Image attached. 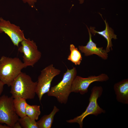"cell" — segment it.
Wrapping results in <instances>:
<instances>
[{
	"label": "cell",
	"mask_w": 128,
	"mask_h": 128,
	"mask_svg": "<svg viewBox=\"0 0 128 128\" xmlns=\"http://www.w3.org/2000/svg\"><path fill=\"white\" fill-rule=\"evenodd\" d=\"M19 122L18 121L15 123L12 127V128H22Z\"/></svg>",
	"instance_id": "cell-20"
},
{
	"label": "cell",
	"mask_w": 128,
	"mask_h": 128,
	"mask_svg": "<svg viewBox=\"0 0 128 128\" xmlns=\"http://www.w3.org/2000/svg\"><path fill=\"white\" fill-rule=\"evenodd\" d=\"M24 68L23 62L19 58L3 56L0 59V80L10 87Z\"/></svg>",
	"instance_id": "cell-2"
},
{
	"label": "cell",
	"mask_w": 128,
	"mask_h": 128,
	"mask_svg": "<svg viewBox=\"0 0 128 128\" xmlns=\"http://www.w3.org/2000/svg\"><path fill=\"white\" fill-rule=\"evenodd\" d=\"M87 27L89 35V40L85 46H79L78 48L81 53H83L85 56H88L95 55L104 60H106L108 57V54L103 47H97L96 44L92 39V35L90 29Z\"/></svg>",
	"instance_id": "cell-10"
},
{
	"label": "cell",
	"mask_w": 128,
	"mask_h": 128,
	"mask_svg": "<svg viewBox=\"0 0 128 128\" xmlns=\"http://www.w3.org/2000/svg\"><path fill=\"white\" fill-rule=\"evenodd\" d=\"M5 85L4 83L0 80V96L3 91Z\"/></svg>",
	"instance_id": "cell-19"
},
{
	"label": "cell",
	"mask_w": 128,
	"mask_h": 128,
	"mask_svg": "<svg viewBox=\"0 0 128 128\" xmlns=\"http://www.w3.org/2000/svg\"><path fill=\"white\" fill-rule=\"evenodd\" d=\"M0 128H11L10 126L6 125H3L0 123Z\"/></svg>",
	"instance_id": "cell-21"
},
{
	"label": "cell",
	"mask_w": 128,
	"mask_h": 128,
	"mask_svg": "<svg viewBox=\"0 0 128 128\" xmlns=\"http://www.w3.org/2000/svg\"><path fill=\"white\" fill-rule=\"evenodd\" d=\"M36 120L26 115L19 118L18 121L22 128H38L37 122Z\"/></svg>",
	"instance_id": "cell-17"
},
{
	"label": "cell",
	"mask_w": 128,
	"mask_h": 128,
	"mask_svg": "<svg viewBox=\"0 0 128 128\" xmlns=\"http://www.w3.org/2000/svg\"><path fill=\"white\" fill-rule=\"evenodd\" d=\"M80 4H82L83 3L84 0H78Z\"/></svg>",
	"instance_id": "cell-22"
},
{
	"label": "cell",
	"mask_w": 128,
	"mask_h": 128,
	"mask_svg": "<svg viewBox=\"0 0 128 128\" xmlns=\"http://www.w3.org/2000/svg\"><path fill=\"white\" fill-rule=\"evenodd\" d=\"M104 21L105 23V28L104 30L97 31L95 30V27H90V30L91 33L93 35H95L97 33L102 36L106 39L107 42V45L105 50L108 53L110 50H113L112 39H116L117 38V35L114 33V30L109 27L106 20Z\"/></svg>",
	"instance_id": "cell-12"
},
{
	"label": "cell",
	"mask_w": 128,
	"mask_h": 128,
	"mask_svg": "<svg viewBox=\"0 0 128 128\" xmlns=\"http://www.w3.org/2000/svg\"><path fill=\"white\" fill-rule=\"evenodd\" d=\"M24 3H28L29 5L31 7L35 8V4L38 0H22Z\"/></svg>",
	"instance_id": "cell-18"
},
{
	"label": "cell",
	"mask_w": 128,
	"mask_h": 128,
	"mask_svg": "<svg viewBox=\"0 0 128 128\" xmlns=\"http://www.w3.org/2000/svg\"><path fill=\"white\" fill-rule=\"evenodd\" d=\"M77 73L75 67H73L71 69H67L64 73L62 80L57 84L50 88L47 93L48 95L55 97L61 104H66L71 92L72 82Z\"/></svg>",
	"instance_id": "cell-3"
},
{
	"label": "cell",
	"mask_w": 128,
	"mask_h": 128,
	"mask_svg": "<svg viewBox=\"0 0 128 128\" xmlns=\"http://www.w3.org/2000/svg\"><path fill=\"white\" fill-rule=\"evenodd\" d=\"M21 46L18 50L23 54V63L24 68L33 67L41 58V54L38 49L36 43L30 38L26 39L21 42Z\"/></svg>",
	"instance_id": "cell-7"
},
{
	"label": "cell",
	"mask_w": 128,
	"mask_h": 128,
	"mask_svg": "<svg viewBox=\"0 0 128 128\" xmlns=\"http://www.w3.org/2000/svg\"><path fill=\"white\" fill-rule=\"evenodd\" d=\"M113 88L117 101L124 104H128V78L123 79L115 83Z\"/></svg>",
	"instance_id": "cell-11"
},
{
	"label": "cell",
	"mask_w": 128,
	"mask_h": 128,
	"mask_svg": "<svg viewBox=\"0 0 128 128\" xmlns=\"http://www.w3.org/2000/svg\"><path fill=\"white\" fill-rule=\"evenodd\" d=\"M41 113L40 106L39 105H31L27 103L26 105V115L31 119L37 120Z\"/></svg>",
	"instance_id": "cell-16"
},
{
	"label": "cell",
	"mask_w": 128,
	"mask_h": 128,
	"mask_svg": "<svg viewBox=\"0 0 128 128\" xmlns=\"http://www.w3.org/2000/svg\"><path fill=\"white\" fill-rule=\"evenodd\" d=\"M61 72L60 70L54 67L53 64L48 65L41 71L38 77L36 88V94L40 101L43 95L49 91L53 78L59 74Z\"/></svg>",
	"instance_id": "cell-5"
},
{
	"label": "cell",
	"mask_w": 128,
	"mask_h": 128,
	"mask_svg": "<svg viewBox=\"0 0 128 128\" xmlns=\"http://www.w3.org/2000/svg\"><path fill=\"white\" fill-rule=\"evenodd\" d=\"M109 79L108 75L104 73L97 76L91 75L85 78L76 75L72 83L71 92L79 93L83 95L88 92L89 87L93 82H106Z\"/></svg>",
	"instance_id": "cell-8"
},
{
	"label": "cell",
	"mask_w": 128,
	"mask_h": 128,
	"mask_svg": "<svg viewBox=\"0 0 128 128\" xmlns=\"http://www.w3.org/2000/svg\"><path fill=\"white\" fill-rule=\"evenodd\" d=\"M59 110L56 106H54L52 110L49 114L44 115L37 122L38 128H51L55 116Z\"/></svg>",
	"instance_id": "cell-13"
},
{
	"label": "cell",
	"mask_w": 128,
	"mask_h": 128,
	"mask_svg": "<svg viewBox=\"0 0 128 128\" xmlns=\"http://www.w3.org/2000/svg\"><path fill=\"white\" fill-rule=\"evenodd\" d=\"M3 32L8 35L14 45L18 47L19 43L26 39L23 31L19 26L0 17V33Z\"/></svg>",
	"instance_id": "cell-9"
},
{
	"label": "cell",
	"mask_w": 128,
	"mask_h": 128,
	"mask_svg": "<svg viewBox=\"0 0 128 128\" xmlns=\"http://www.w3.org/2000/svg\"><path fill=\"white\" fill-rule=\"evenodd\" d=\"M70 53L67 58L68 60L76 65H80L82 60V57L80 52L73 44L70 45Z\"/></svg>",
	"instance_id": "cell-15"
},
{
	"label": "cell",
	"mask_w": 128,
	"mask_h": 128,
	"mask_svg": "<svg viewBox=\"0 0 128 128\" xmlns=\"http://www.w3.org/2000/svg\"><path fill=\"white\" fill-rule=\"evenodd\" d=\"M103 91V87L101 86H95L93 87L89 99V103L85 111L80 115L73 119L67 120L66 122L69 123H77L79 127L82 128L83 120L86 116L90 115L97 116L105 113V111L99 106L97 101L98 99L101 96Z\"/></svg>",
	"instance_id": "cell-4"
},
{
	"label": "cell",
	"mask_w": 128,
	"mask_h": 128,
	"mask_svg": "<svg viewBox=\"0 0 128 128\" xmlns=\"http://www.w3.org/2000/svg\"><path fill=\"white\" fill-rule=\"evenodd\" d=\"M13 99L12 96L5 95L0 96V123L11 128L19 119L14 109Z\"/></svg>",
	"instance_id": "cell-6"
},
{
	"label": "cell",
	"mask_w": 128,
	"mask_h": 128,
	"mask_svg": "<svg viewBox=\"0 0 128 128\" xmlns=\"http://www.w3.org/2000/svg\"><path fill=\"white\" fill-rule=\"evenodd\" d=\"M26 100L25 99L19 97L14 98V106L15 112L20 118H23L26 116V108L27 103Z\"/></svg>",
	"instance_id": "cell-14"
},
{
	"label": "cell",
	"mask_w": 128,
	"mask_h": 128,
	"mask_svg": "<svg viewBox=\"0 0 128 128\" xmlns=\"http://www.w3.org/2000/svg\"><path fill=\"white\" fill-rule=\"evenodd\" d=\"M37 81L33 82L31 77L21 72L11 83L10 93L14 98L17 97L26 99H33L36 94Z\"/></svg>",
	"instance_id": "cell-1"
}]
</instances>
